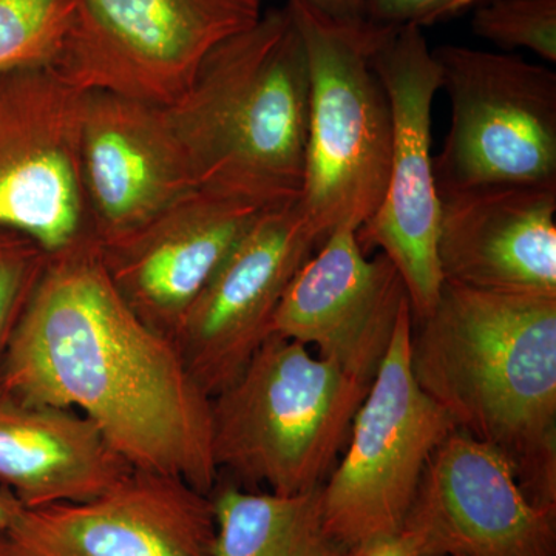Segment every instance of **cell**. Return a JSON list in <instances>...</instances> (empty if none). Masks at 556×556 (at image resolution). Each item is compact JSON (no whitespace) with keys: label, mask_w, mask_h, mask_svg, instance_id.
Returning <instances> with one entry per match:
<instances>
[{"label":"cell","mask_w":556,"mask_h":556,"mask_svg":"<svg viewBox=\"0 0 556 556\" xmlns=\"http://www.w3.org/2000/svg\"><path fill=\"white\" fill-rule=\"evenodd\" d=\"M0 393L73 409L131 467L211 495V397L174 340L121 298L93 237L50 255L0 365Z\"/></svg>","instance_id":"cell-1"},{"label":"cell","mask_w":556,"mask_h":556,"mask_svg":"<svg viewBox=\"0 0 556 556\" xmlns=\"http://www.w3.org/2000/svg\"><path fill=\"white\" fill-rule=\"evenodd\" d=\"M409 365L455 430L500 450L526 495L556 507V298L444 280L413 318Z\"/></svg>","instance_id":"cell-2"},{"label":"cell","mask_w":556,"mask_h":556,"mask_svg":"<svg viewBox=\"0 0 556 556\" xmlns=\"http://www.w3.org/2000/svg\"><path fill=\"white\" fill-rule=\"evenodd\" d=\"M199 188L268 207L298 200L308 139L305 46L288 7L219 43L188 91L164 108Z\"/></svg>","instance_id":"cell-3"},{"label":"cell","mask_w":556,"mask_h":556,"mask_svg":"<svg viewBox=\"0 0 556 556\" xmlns=\"http://www.w3.org/2000/svg\"><path fill=\"white\" fill-rule=\"evenodd\" d=\"M372 382V380H371ZM371 382L270 334L211 397L215 467L276 495L321 485Z\"/></svg>","instance_id":"cell-4"},{"label":"cell","mask_w":556,"mask_h":556,"mask_svg":"<svg viewBox=\"0 0 556 556\" xmlns=\"http://www.w3.org/2000/svg\"><path fill=\"white\" fill-rule=\"evenodd\" d=\"M287 7L305 46L309 75L299 204L321 244L342 226L358 230L386 193L393 123L371 60L382 27L329 20L303 0H288Z\"/></svg>","instance_id":"cell-5"},{"label":"cell","mask_w":556,"mask_h":556,"mask_svg":"<svg viewBox=\"0 0 556 556\" xmlns=\"http://www.w3.org/2000/svg\"><path fill=\"white\" fill-rule=\"evenodd\" d=\"M412 334L407 303L354 416L345 456L321 485L325 527L348 555L402 532L428 459L455 430L417 386L409 365Z\"/></svg>","instance_id":"cell-6"},{"label":"cell","mask_w":556,"mask_h":556,"mask_svg":"<svg viewBox=\"0 0 556 556\" xmlns=\"http://www.w3.org/2000/svg\"><path fill=\"white\" fill-rule=\"evenodd\" d=\"M54 72L80 91L170 108L212 50L262 17V0H72Z\"/></svg>","instance_id":"cell-7"},{"label":"cell","mask_w":556,"mask_h":556,"mask_svg":"<svg viewBox=\"0 0 556 556\" xmlns=\"http://www.w3.org/2000/svg\"><path fill=\"white\" fill-rule=\"evenodd\" d=\"M452 110L438 195L489 185H556V75L514 54L433 50Z\"/></svg>","instance_id":"cell-8"},{"label":"cell","mask_w":556,"mask_h":556,"mask_svg":"<svg viewBox=\"0 0 556 556\" xmlns=\"http://www.w3.org/2000/svg\"><path fill=\"white\" fill-rule=\"evenodd\" d=\"M372 65L391 108L390 172L378 211L357 230L365 252L379 248L407 288L413 318L433 311L441 294L439 195L431 156V109L441 72L422 28L382 27Z\"/></svg>","instance_id":"cell-9"},{"label":"cell","mask_w":556,"mask_h":556,"mask_svg":"<svg viewBox=\"0 0 556 556\" xmlns=\"http://www.w3.org/2000/svg\"><path fill=\"white\" fill-rule=\"evenodd\" d=\"M84 98L53 68L0 75V229L50 255L93 237L79 170Z\"/></svg>","instance_id":"cell-10"},{"label":"cell","mask_w":556,"mask_h":556,"mask_svg":"<svg viewBox=\"0 0 556 556\" xmlns=\"http://www.w3.org/2000/svg\"><path fill=\"white\" fill-rule=\"evenodd\" d=\"M318 247L299 199L289 201L260 214L208 278L174 338L208 397L228 387L273 334L285 292Z\"/></svg>","instance_id":"cell-11"},{"label":"cell","mask_w":556,"mask_h":556,"mask_svg":"<svg viewBox=\"0 0 556 556\" xmlns=\"http://www.w3.org/2000/svg\"><path fill=\"white\" fill-rule=\"evenodd\" d=\"M402 530L420 556H556V507L533 503L500 450L459 430L428 459Z\"/></svg>","instance_id":"cell-12"},{"label":"cell","mask_w":556,"mask_h":556,"mask_svg":"<svg viewBox=\"0 0 556 556\" xmlns=\"http://www.w3.org/2000/svg\"><path fill=\"white\" fill-rule=\"evenodd\" d=\"M214 546L211 496L138 468L93 500L22 507L0 533L3 556H214Z\"/></svg>","instance_id":"cell-13"},{"label":"cell","mask_w":556,"mask_h":556,"mask_svg":"<svg viewBox=\"0 0 556 556\" xmlns=\"http://www.w3.org/2000/svg\"><path fill=\"white\" fill-rule=\"evenodd\" d=\"M265 204L197 188L144 226L100 244L121 298L150 328L174 340L193 300Z\"/></svg>","instance_id":"cell-14"},{"label":"cell","mask_w":556,"mask_h":556,"mask_svg":"<svg viewBox=\"0 0 556 556\" xmlns=\"http://www.w3.org/2000/svg\"><path fill=\"white\" fill-rule=\"evenodd\" d=\"M79 170L98 244L134 232L199 188L164 108L86 91Z\"/></svg>","instance_id":"cell-15"},{"label":"cell","mask_w":556,"mask_h":556,"mask_svg":"<svg viewBox=\"0 0 556 556\" xmlns=\"http://www.w3.org/2000/svg\"><path fill=\"white\" fill-rule=\"evenodd\" d=\"M409 303L404 280L382 252L368 258L357 229L332 230L292 278L273 334L316 346L318 357L371 382Z\"/></svg>","instance_id":"cell-16"},{"label":"cell","mask_w":556,"mask_h":556,"mask_svg":"<svg viewBox=\"0 0 556 556\" xmlns=\"http://www.w3.org/2000/svg\"><path fill=\"white\" fill-rule=\"evenodd\" d=\"M445 281L556 298V185H489L439 195Z\"/></svg>","instance_id":"cell-17"},{"label":"cell","mask_w":556,"mask_h":556,"mask_svg":"<svg viewBox=\"0 0 556 556\" xmlns=\"http://www.w3.org/2000/svg\"><path fill=\"white\" fill-rule=\"evenodd\" d=\"M131 470L87 417L0 393V485L22 507L93 500Z\"/></svg>","instance_id":"cell-18"},{"label":"cell","mask_w":556,"mask_h":556,"mask_svg":"<svg viewBox=\"0 0 556 556\" xmlns=\"http://www.w3.org/2000/svg\"><path fill=\"white\" fill-rule=\"evenodd\" d=\"M214 556H348L329 535L321 485L298 495L212 490Z\"/></svg>","instance_id":"cell-19"},{"label":"cell","mask_w":556,"mask_h":556,"mask_svg":"<svg viewBox=\"0 0 556 556\" xmlns=\"http://www.w3.org/2000/svg\"><path fill=\"white\" fill-rule=\"evenodd\" d=\"M72 21V0H0V75L53 67Z\"/></svg>","instance_id":"cell-20"},{"label":"cell","mask_w":556,"mask_h":556,"mask_svg":"<svg viewBox=\"0 0 556 556\" xmlns=\"http://www.w3.org/2000/svg\"><path fill=\"white\" fill-rule=\"evenodd\" d=\"M471 28L503 49H526L556 62V0H485L475 10Z\"/></svg>","instance_id":"cell-21"},{"label":"cell","mask_w":556,"mask_h":556,"mask_svg":"<svg viewBox=\"0 0 556 556\" xmlns=\"http://www.w3.org/2000/svg\"><path fill=\"white\" fill-rule=\"evenodd\" d=\"M49 258L24 233L0 229V365Z\"/></svg>","instance_id":"cell-22"},{"label":"cell","mask_w":556,"mask_h":556,"mask_svg":"<svg viewBox=\"0 0 556 556\" xmlns=\"http://www.w3.org/2000/svg\"><path fill=\"white\" fill-rule=\"evenodd\" d=\"M485 0H364V16L378 27H427Z\"/></svg>","instance_id":"cell-23"},{"label":"cell","mask_w":556,"mask_h":556,"mask_svg":"<svg viewBox=\"0 0 556 556\" xmlns=\"http://www.w3.org/2000/svg\"><path fill=\"white\" fill-rule=\"evenodd\" d=\"M348 556H420L415 538L402 530L396 535L379 538Z\"/></svg>","instance_id":"cell-24"},{"label":"cell","mask_w":556,"mask_h":556,"mask_svg":"<svg viewBox=\"0 0 556 556\" xmlns=\"http://www.w3.org/2000/svg\"><path fill=\"white\" fill-rule=\"evenodd\" d=\"M329 20L358 24L364 22V0H303Z\"/></svg>","instance_id":"cell-25"},{"label":"cell","mask_w":556,"mask_h":556,"mask_svg":"<svg viewBox=\"0 0 556 556\" xmlns=\"http://www.w3.org/2000/svg\"><path fill=\"white\" fill-rule=\"evenodd\" d=\"M21 510L20 501L13 496V493L0 485V533L9 529Z\"/></svg>","instance_id":"cell-26"},{"label":"cell","mask_w":556,"mask_h":556,"mask_svg":"<svg viewBox=\"0 0 556 556\" xmlns=\"http://www.w3.org/2000/svg\"><path fill=\"white\" fill-rule=\"evenodd\" d=\"M0 556H2V548H0Z\"/></svg>","instance_id":"cell-27"},{"label":"cell","mask_w":556,"mask_h":556,"mask_svg":"<svg viewBox=\"0 0 556 556\" xmlns=\"http://www.w3.org/2000/svg\"><path fill=\"white\" fill-rule=\"evenodd\" d=\"M3 556V555H2Z\"/></svg>","instance_id":"cell-28"}]
</instances>
